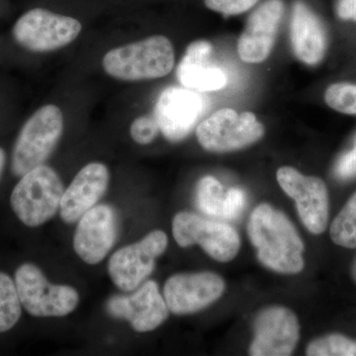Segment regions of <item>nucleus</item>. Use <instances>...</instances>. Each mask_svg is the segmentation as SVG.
Returning a JSON list of instances; mask_svg holds the SVG:
<instances>
[{"label":"nucleus","mask_w":356,"mask_h":356,"mask_svg":"<svg viewBox=\"0 0 356 356\" xmlns=\"http://www.w3.org/2000/svg\"><path fill=\"white\" fill-rule=\"evenodd\" d=\"M224 280L217 274H175L166 280L163 298L175 315H188L203 310L222 296Z\"/></svg>","instance_id":"f8f14e48"},{"label":"nucleus","mask_w":356,"mask_h":356,"mask_svg":"<svg viewBox=\"0 0 356 356\" xmlns=\"http://www.w3.org/2000/svg\"><path fill=\"white\" fill-rule=\"evenodd\" d=\"M64 115L58 106L44 105L26 121L13 151L11 170L22 177L44 165L64 133Z\"/></svg>","instance_id":"20e7f679"},{"label":"nucleus","mask_w":356,"mask_h":356,"mask_svg":"<svg viewBox=\"0 0 356 356\" xmlns=\"http://www.w3.org/2000/svg\"><path fill=\"white\" fill-rule=\"evenodd\" d=\"M165 232L147 234L143 240L120 248L110 257L108 273L117 287L124 291H133L151 275L156 266V259L168 248Z\"/></svg>","instance_id":"1a4fd4ad"},{"label":"nucleus","mask_w":356,"mask_h":356,"mask_svg":"<svg viewBox=\"0 0 356 356\" xmlns=\"http://www.w3.org/2000/svg\"><path fill=\"white\" fill-rule=\"evenodd\" d=\"M108 168L102 163L83 166L70 186L64 191L60 205V215L67 224H74L95 207L108 188Z\"/></svg>","instance_id":"f3484780"},{"label":"nucleus","mask_w":356,"mask_h":356,"mask_svg":"<svg viewBox=\"0 0 356 356\" xmlns=\"http://www.w3.org/2000/svg\"><path fill=\"white\" fill-rule=\"evenodd\" d=\"M334 175L341 180L356 177V138L353 149L343 154L337 161L334 166Z\"/></svg>","instance_id":"cd10ccee"},{"label":"nucleus","mask_w":356,"mask_h":356,"mask_svg":"<svg viewBox=\"0 0 356 356\" xmlns=\"http://www.w3.org/2000/svg\"><path fill=\"white\" fill-rule=\"evenodd\" d=\"M259 0H204L205 6L211 10L225 14L238 15L250 10Z\"/></svg>","instance_id":"a878e982"},{"label":"nucleus","mask_w":356,"mask_h":356,"mask_svg":"<svg viewBox=\"0 0 356 356\" xmlns=\"http://www.w3.org/2000/svg\"><path fill=\"white\" fill-rule=\"evenodd\" d=\"M226 195L216 178L205 177L199 180L196 187V203L204 214L222 219Z\"/></svg>","instance_id":"4be33fe9"},{"label":"nucleus","mask_w":356,"mask_h":356,"mask_svg":"<svg viewBox=\"0 0 356 356\" xmlns=\"http://www.w3.org/2000/svg\"><path fill=\"white\" fill-rule=\"evenodd\" d=\"M118 234L116 213L111 206L100 204L81 219L74 236L76 254L86 264H99L113 248Z\"/></svg>","instance_id":"2eb2a0df"},{"label":"nucleus","mask_w":356,"mask_h":356,"mask_svg":"<svg viewBox=\"0 0 356 356\" xmlns=\"http://www.w3.org/2000/svg\"><path fill=\"white\" fill-rule=\"evenodd\" d=\"M172 234L178 245H199L212 259L229 262L240 250V236L225 222L205 219L191 212H180L172 221Z\"/></svg>","instance_id":"6e6552de"},{"label":"nucleus","mask_w":356,"mask_h":356,"mask_svg":"<svg viewBox=\"0 0 356 356\" xmlns=\"http://www.w3.org/2000/svg\"><path fill=\"white\" fill-rule=\"evenodd\" d=\"M208 107L202 92L184 86H170L161 93L154 107V118L166 140H184L197 125Z\"/></svg>","instance_id":"9d476101"},{"label":"nucleus","mask_w":356,"mask_h":356,"mask_svg":"<svg viewBox=\"0 0 356 356\" xmlns=\"http://www.w3.org/2000/svg\"><path fill=\"white\" fill-rule=\"evenodd\" d=\"M102 67L109 76L119 81L161 79L175 67V51L170 40L156 35L107 51Z\"/></svg>","instance_id":"f03ea898"},{"label":"nucleus","mask_w":356,"mask_h":356,"mask_svg":"<svg viewBox=\"0 0 356 356\" xmlns=\"http://www.w3.org/2000/svg\"><path fill=\"white\" fill-rule=\"evenodd\" d=\"M64 185L57 172L42 165L21 177L10 196L14 214L25 226L36 228L60 210Z\"/></svg>","instance_id":"7ed1b4c3"},{"label":"nucleus","mask_w":356,"mask_h":356,"mask_svg":"<svg viewBox=\"0 0 356 356\" xmlns=\"http://www.w3.org/2000/svg\"><path fill=\"white\" fill-rule=\"evenodd\" d=\"M106 309L110 316L127 321L138 332L154 331L170 315L165 300L153 280L147 281L129 296L112 297Z\"/></svg>","instance_id":"4468645a"},{"label":"nucleus","mask_w":356,"mask_h":356,"mask_svg":"<svg viewBox=\"0 0 356 356\" xmlns=\"http://www.w3.org/2000/svg\"><path fill=\"white\" fill-rule=\"evenodd\" d=\"M310 356H356V341L341 334H329L315 339L307 348Z\"/></svg>","instance_id":"5701e85b"},{"label":"nucleus","mask_w":356,"mask_h":356,"mask_svg":"<svg viewBox=\"0 0 356 356\" xmlns=\"http://www.w3.org/2000/svg\"><path fill=\"white\" fill-rule=\"evenodd\" d=\"M264 135V125L252 112L218 110L196 129L199 144L206 151L226 153L254 144Z\"/></svg>","instance_id":"0eeeda50"},{"label":"nucleus","mask_w":356,"mask_h":356,"mask_svg":"<svg viewBox=\"0 0 356 356\" xmlns=\"http://www.w3.org/2000/svg\"><path fill=\"white\" fill-rule=\"evenodd\" d=\"M6 152L2 147H0V177H1L2 172H3L4 165H6Z\"/></svg>","instance_id":"c756f323"},{"label":"nucleus","mask_w":356,"mask_h":356,"mask_svg":"<svg viewBox=\"0 0 356 356\" xmlns=\"http://www.w3.org/2000/svg\"><path fill=\"white\" fill-rule=\"evenodd\" d=\"M351 276H353V280H355L356 283V259L355 261H353V266H351Z\"/></svg>","instance_id":"7c9ffc66"},{"label":"nucleus","mask_w":356,"mask_h":356,"mask_svg":"<svg viewBox=\"0 0 356 356\" xmlns=\"http://www.w3.org/2000/svg\"><path fill=\"white\" fill-rule=\"evenodd\" d=\"M14 282L23 308L33 317H65L79 305V295L74 287L51 284L35 264H21Z\"/></svg>","instance_id":"39448f33"},{"label":"nucleus","mask_w":356,"mask_h":356,"mask_svg":"<svg viewBox=\"0 0 356 356\" xmlns=\"http://www.w3.org/2000/svg\"><path fill=\"white\" fill-rule=\"evenodd\" d=\"M83 25L76 18L43 8L28 11L14 25V39L23 48L47 53L64 48L81 34Z\"/></svg>","instance_id":"423d86ee"},{"label":"nucleus","mask_w":356,"mask_h":356,"mask_svg":"<svg viewBox=\"0 0 356 356\" xmlns=\"http://www.w3.org/2000/svg\"><path fill=\"white\" fill-rule=\"evenodd\" d=\"M296 316L284 307H270L255 318L254 339L250 348L254 356L291 355L299 341Z\"/></svg>","instance_id":"ddd939ff"},{"label":"nucleus","mask_w":356,"mask_h":356,"mask_svg":"<svg viewBox=\"0 0 356 356\" xmlns=\"http://www.w3.org/2000/svg\"><path fill=\"white\" fill-rule=\"evenodd\" d=\"M277 181L296 202L304 226L315 235L324 233L329 222V194L325 182L318 177H306L290 166L278 170Z\"/></svg>","instance_id":"9b49d317"},{"label":"nucleus","mask_w":356,"mask_h":356,"mask_svg":"<svg viewBox=\"0 0 356 356\" xmlns=\"http://www.w3.org/2000/svg\"><path fill=\"white\" fill-rule=\"evenodd\" d=\"M325 100L331 108L348 115H356V86L334 83L327 88Z\"/></svg>","instance_id":"b1692460"},{"label":"nucleus","mask_w":356,"mask_h":356,"mask_svg":"<svg viewBox=\"0 0 356 356\" xmlns=\"http://www.w3.org/2000/svg\"><path fill=\"white\" fill-rule=\"evenodd\" d=\"M291 42L295 55L307 65H317L324 58L327 49L324 26L303 2H296L293 7Z\"/></svg>","instance_id":"6ab92c4d"},{"label":"nucleus","mask_w":356,"mask_h":356,"mask_svg":"<svg viewBox=\"0 0 356 356\" xmlns=\"http://www.w3.org/2000/svg\"><path fill=\"white\" fill-rule=\"evenodd\" d=\"M337 11L341 19L356 21V0H339Z\"/></svg>","instance_id":"c85d7f7f"},{"label":"nucleus","mask_w":356,"mask_h":356,"mask_svg":"<svg viewBox=\"0 0 356 356\" xmlns=\"http://www.w3.org/2000/svg\"><path fill=\"white\" fill-rule=\"evenodd\" d=\"M159 132L158 122L152 116H140L132 122L130 126V134L132 139L139 145H149Z\"/></svg>","instance_id":"393cba45"},{"label":"nucleus","mask_w":356,"mask_h":356,"mask_svg":"<svg viewBox=\"0 0 356 356\" xmlns=\"http://www.w3.org/2000/svg\"><path fill=\"white\" fill-rule=\"evenodd\" d=\"M250 242L261 264L273 271L297 274L304 268V245L288 218L268 204H261L250 215Z\"/></svg>","instance_id":"f257e3e1"},{"label":"nucleus","mask_w":356,"mask_h":356,"mask_svg":"<svg viewBox=\"0 0 356 356\" xmlns=\"http://www.w3.org/2000/svg\"><path fill=\"white\" fill-rule=\"evenodd\" d=\"M330 236L332 242L339 247L356 248V192L334 218Z\"/></svg>","instance_id":"412c9836"},{"label":"nucleus","mask_w":356,"mask_h":356,"mask_svg":"<svg viewBox=\"0 0 356 356\" xmlns=\"http://www.w3.org/2000/svg\"><path fill=\"white\" fill-rule=\"evenodd\" d=\"M212 51V44L207 41H195L189 44L177 70L182 86L198 92H208L227 86L228 76L213 62Z\"/></svg>","instance_id":"a211bd4d"},{"label":"nucleus","mask_w":356,"mask_h":356,"mask_svg":"<svg viewBox=\"0 0 356 356\" xmlns=\"http://www.w3.org/2000/svg\"><path fill=\"white\" fill-rule=\"evenodd\" d=\"M283 11L282 0H266L250 16L238 42V55L243 62L257 64L270 55Z\"/></svg>","instance_id":"dca6fc26"},{"label":"nucleus","mask_w":356,"mask_h":356,"mask_svg":"<svg viewBox=\"0 0 356 356\" xmlns=\"http://www.w3.org/2000/svg\"><path fill=\"white\" fill-rule=\"evenodd\" d=\"M247 204V195L240 188H232L227 192L222 219L235 220L241 216Z\"/></svg>","instance_id":"bb28decb"},{"label":"nucleus","mask_w":356,"mask_h":356,"mask_svg":"<svg viewBox=\"0 0 356 356\" xmlns=\"http://www.w3.org/2000/svg\"><path fill=\"white\" fill-rule=\"evenodd\" d=\"M22 304L15 282L8 274L0 273V332H6L17 324L22 315Z\"/></svg>","instance_id":"aec40b11"}]
</instances>
